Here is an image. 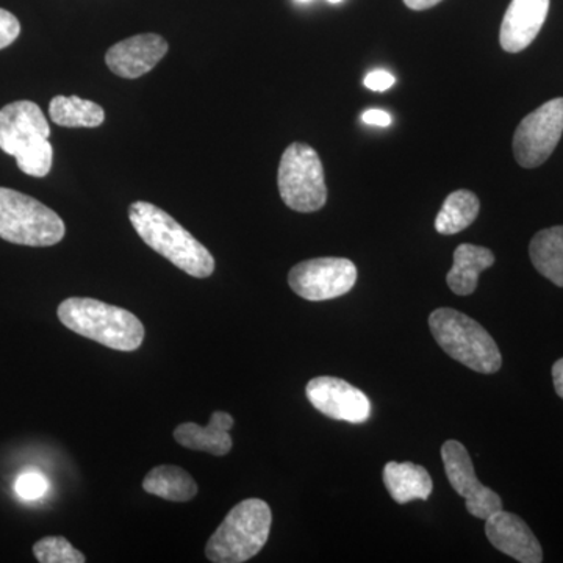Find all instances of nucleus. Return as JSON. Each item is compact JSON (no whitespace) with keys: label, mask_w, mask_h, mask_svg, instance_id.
I'll use <instances>...</instances> for the list:
<instances>
[{"label":"nucleus","mask_w":563,"mask_h":563,"mask_svg":"<svg viewBox=\"0 0 563 563\" xmlns=\"http://www.w3.org/2000/svg\"><path fill=\"white\" fill-rule=\"evenodd\" d=\"M550 11V0H512L501 24L499 43L509 54L531 46L542 31Z\"/></svg>","instance_id":"14"},{"label":"nucleus","mask_w":563,"mask_h":563,"mask_svg":"<svg viewBox=\"0 0 563 563\" xmlns=\"http://www.w3.org/2000/svg\"><path fill=\"white\" fill-rule=\"evenodd\" d=\"M362 121L368 125H377V128H388L391 124V117L384 110H366L363 111Z\"/></svg>","instance_id":"26"},{"label":"nucleus","mask_w":563,"mask_h":563,"mask_svg":"<svg viewBox=\"0 0 563 563\" xmlns=\"http://www.w3.org/2000/svg\"><path fill=\"white\" fill-rule=\"evenodd\" d=\"M435 342L451 358L473 372L493 374L503 365L501 352L479 322L454 309H437L429 317Z\"/></svg>","instance_id":"5"},{"label":"nucleus","mask_w":563,"mask_h":563,"mask_svg":"<svg viewBox=\"0 0 563 563\" xmlns=\"http://www.w3.org/2000/svg\"><path fill=\"white\" fill-rule=\"evenodd\" d=\"M51 120L62 128H99L106 121V111L99 103L79 96H55L49 106Z\"/></svg>","instance_id":"20"},{"label":"nucleus","mask_w":563,"mask_h":563,"mask_svg":"<svg viewBox=\"0 0 563 563\" xmlns=\"http://www.w3.org/2000/svg\"><path fill=\"white\" fill-rule=\"evenodd\" d=\"M393 85H395V77L385 69L372 70V73L365 77V87L372 91H387Z\"/></svg>","instance_id":"25"},{"label":"nucleus","mask_w":563,"mask_h":563,"mask_svg":"<svg viewBox=\"0 0 563 563\" xmlns=\"http://www.w3.org/2000/svg\"><path fill=\"white\" fill-rule=\"evenodd\" d=\"M553 379L555 391L563 399V358L554 363Z\"/></svg>","instance_id":"27"},{"label":"nucleus","mask_w":563,"mask_h":563,"mask_svg":"<svg viewBox=\"0 0 563 563\" xmlns=\"http://www.w3.org/2000/svg\"><path fill=\"white\" fill-rule=\"evenodd\" d=\"M49 136V122L35 102H11L0 110V150L16 158L27 176L41 179L51 173L54 150Z\"/></svg>","instance_id":"2"},{"label":"nucleus","mask_w":563,"mask_h":563,"mask_svg":"<svg viewBox=\"0 0 563 563\" xmlns=\"http://www.w3.org/2000/svg\"><path fill=\"white\" fill-rule=\"evenodd\" d=\"M444 472L451 487L466 503V510L479 520L503 509V499L498 493L485 487L477 479L468 451L457 440H448L442 446Z\"/></svg>","instance_id":"10"},{"label":"nucleus","mask_w":563,"mask_h":563,"mask_svg":"<svg viewBox=\"0 0 563 563\" xmlns=\"http://www.w3.org/2000/svg\"><path fill=\"white\" fill-rule=\"evenodd\" d=\"M485 521V536L496 550L521 563L543 562L542 544L518 515L501 509Z\"/></svg>","instance_id":"13"},{"label":"nucleus","mask_w":563,"mask_h":563,"mask_svg":"<svg viewBox=\"0 0 563 563\" xmlns=\"http://www.w3.org/2000/svg\"><path fill=\"white\" fill-rule=\"evenodd\" d=\"M14 490L25 501H35L46 495L49 490V483H47L46 476L38 472H25L18 477Z\"/></svg>","instance_id":"23"},{"label":"nucleus","mask_w":563,"mask_h":563,"mask_svg":"<svg viewBox=\"0 0 563 563\" xmlns=\"http://www.w3.org/2000/svg\"><path fill=\"white\" fill-rule=\"evenodd\" d=\"M62 218L24 192L0 187V239L21 246L47 247L65 239Z\"/></svg>","instance_id":"6"},{"label":"nucleus","mask_w":563,"mask_h":563,"mask_svg":"<svg viewBox=\"0 0 563 563\" xmlns=\"http://www.w3.org/2000/svg\"><path fill=\"white\" fill-rule=\"evenodd\" d=\"M479 199L468 190L451 192L437 214L435 229L442 235L465 231L479 214Z\"/></svg>","instance_id":"21"},{"label":"nucleus","mask_w":563,"mask_h":563,"mask_svg":"<svg viewBox=\"0 0 563 563\" xmlns=\"http://www.w3.org/2000/svg\"><path fill=\"white\" fill-rule=\"evenodd\" d=\"M328 2H331V3H340V2H342V0H328Z\"/></svg>","instance_id":"29"},{"label":"nucleus","mask_w":563,"mask_h":563,"mask_svg":"<svg viewBox=\"0 0 563 563\" xmlns=\"http://www.w3.org/2000/svg\"><path fill=\"white\" fill-rule=\"evenodd\" d=\"M57 313L69 331L111 350L132 352L143 344V322L121 307L98 299L69 298L58 306Z\"/></svg>","instance_id":"3"},{"label":"nucleus","mask_w":563,"mask_h":563,"mask_svg":"<svg viewBox=\"0 0 563 563\" xmlns=\"http://www.w3.org/2000/svg\"><path fill=\"white\" fill-rule=\"evenodd\" d=\"M144 492L174 503H187L198 495V484L180 466H155L143 481Z\"/></svg>","instance_id":"18"},{"label":"nucleus","mask_w":563,"mask_h":563,"mask_svg":"<svg viewBox=\"0 0 563 563\" xmlns=\"http://www.w3.org/2000/svg\"><path fill=\"white\" fill-rule=\"evenodd\" d=\"M232 415L228 412H214L207 426L196 422H184L174 431V439L188 450L202 451L213 455L229 454L232 450V437L229 431L233 428Z\"/></svg>","instance_id":"15"},{"label":"nucleus","mask_w":563,"mask_h":563,"mask_svg":"<svg viewBox=\"0 0 563 563\" xmlns=\"http://www.w3.org/2000/svg\"><path fill=\"white\" fill-rule=\"evenodd\" d=\"M384 484L398 504L428 499L433 488L428 470L412 462H388L384 468Z\"/></svg>","instance_id":"16"},{"label":"nucleus","mask_w":563,"mask_h":563,"mask_svg":"<svg viewBox=\"0 0 563 563\" xmlns=\"http://www.w3.org/2000/svg\"><path fill=\"white\" fill-rule=\"evenodd\" d=\"M529 254L537 272L558 287H563V225L537 233Z\"/></svg>","instance_id":"19"},{"label":"nucleus","mask_w":563,"mask_h":563,"mask_svg":"<svg viewBox=\"0 0 563 563\" xmlns=\"http://www.w3.org/2000/svg\"><path fill=\"white\" fill-rule=\"evenodd\" d=\"M272 523V509L262 499L251 498L236 504L210 537L207 559L214 563L250 561L268 542Z\"/></svg>","instance_id":"4"},{"label":"nucleus","mask_w":563,"mask_h":563,"mask_svg":"<svg viewBox=\"0 0 563 563\" xmlns=\"http://www.w3.org/2000/svg\"><path fill=\"white\" fill-rule=\"evenodd\" d=\"M563 133V98L543 103L529 113L514 135L515 161L523 168L543 165L551 157Z\"/></svg>","instance_id":"8"},{"label":"nucleus","mask_w":563,"mask_h":563,"mask_svg":"<svg viewBox=\"0 0 563 563\" xmlns=\"http://www.w3.org/2000/svg\"><path fill=\"white\" fill-rule=\"evenodd\" d=\"M33 554L41 563H85L87 558L65 537H46L33 544Z\"/></svg>","instance_id":"22"},{"label":"nucleus","mask_w":563,"mask_h":563,"mask_svg":"<svg viewBox=\"0 0 563 563\" xmlns=\"http://www.w3.org/2000/svg\"><path fill=\"white\" fill-rule=\"evenodd\" d=\"M277 184L282 201L291 210L312 213L328 201L324 168L309 144L292 143L282 154Z\"/></svg>","instance_id":"7"},{"label":"nucleus","mask_w":563,"mask_h":563,"mask_svg":"<svg viewBox=\"0 0 563 563\" xmlns=\"http://www.w3.org/2000/svg\"><path fill=\"white\" fill-rule=\"evenodd\" d=\"M357 268L347 258H312L292 266L288 274L291 290L307 301H329L354 288Z\"/></svg>","instance_id":"9"},{"label":"nucleus","mask_w":563,"mask_h":563,"mask_svg":"<svg viewBox=\"0 0 563 563\" xmlns=\"http://www.w3.org/2000/svg\"><path fill=\"white\" fill-rule=\"evenodd\" d=\"M299 2L306 3V2H310V0H299Z\"/></svg>","instance_id":"30"},{"label":"nucleus","mask_w":563,"mask_h":563,"mask_svg":"<svg viewBox=\"0 0 563 563\" xmlns=\"http://www.w3.org/2000/svg\"><path fill=\"white\" fill-rule=\"evenodd\" d=\"M20 33L21 24L18 18L10 11L0 9V51L13 44Z\"/></svg>","instance_id":"24"},{"label":"nucleus","mask_w":563,"mask_h":563,"mask_svg":"<svg viewBox=\"0 0 563 563\" xmlns=\"http://www.w3.org/2000/svg\"><path fill=\"white\" fill-rule=\"evenodd\" d=\"M307 399L325 417L361 424L372 417V401L357 387L339 377H314L307 384Z\"/></svg>","instance_id":"11"},{"label":"nucleus","mask_w":563,"mask_h":563,"mask_svg":"<svg viewBox=\"0 0 563 563\" xmlns=\"http://www.w3.org/2000/svg\"><path fill=\"white\" fill-rule=\"evenodd\" d=\"M440 2H442V0H404V3H406L409 9L417 11L432 9V7H435L437 3Z\"/></svg>","instance_id":"28"},{"label":"nucleus","mask_w":563,"mask_h":563,"mask_svg":"<svg viewBox=\"0 0 563 563\" xmlns=\"http://www.w3.org/2000/svg\"><path fill=\"white\" fill-rule=\"evenodd\" d=\"M168 52V43L155 33L132 36L111 46L107 66L122 79H139L158 65Z\"/></svg>","instance_id":"12"},{"label":"nucleus","mask_w":563,"mask_h":563,"mask_svg":"<svg viewBox=\"0 0 563 563\" xmlns=\"http://www.w3.org/2000/svg\"><path fill=\"white\" fill-rule=\"evenodd\" d=\"M129 218L147 246L188 276L206 279L213 274L214 258L210 251L161 207L143 201L133 202Z\"/></svg>","instance_id":"1"},{"label":"nucleus","mask_w":563,"mask_h":563,"mask_svg":"<svg viewBox=\"0 0 563 563\" xmlns=\"http://www.w3.org/2000/svg\"><path fill=\"white\" fill-rule=\"evenodd\" d=\"M493 263L495 255L487 247L461 244L454 252V265L446 276L448 287L459 296L473 295L479 274L490 268Z\"/></svg>","instance_id":"17"}]
</instances>
